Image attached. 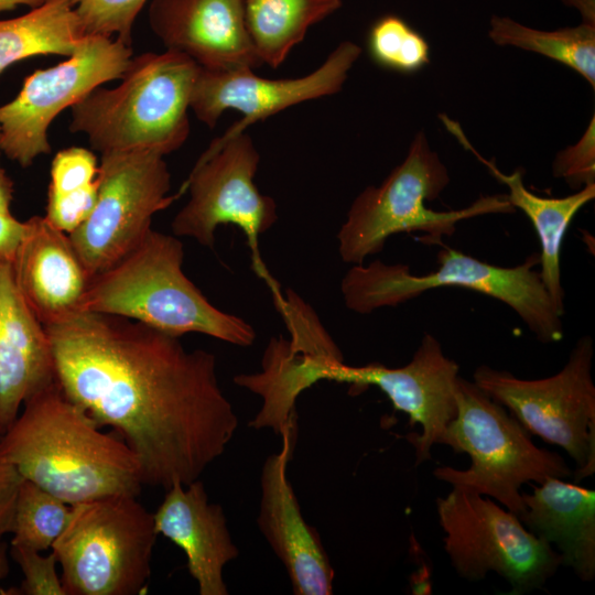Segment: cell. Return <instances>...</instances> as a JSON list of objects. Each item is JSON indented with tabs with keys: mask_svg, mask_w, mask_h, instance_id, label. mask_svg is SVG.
<instances>
[{
	"mask_svg": "<svg viewBox=\"0 0 595 595\" xmlns=\"http://www.w3.org/2000/svg\"><path fill=\"white\" fill-rule=\"evenodd\" d=\"M55 380L45 327L20 292L12 261L0 259V434L31 396Z\"/></svg>",
	"mask_w": 595,
	"mask_h": 595,
	"instance_id": "obj_18",
	"label": "cell"
},
{
	"mask_svg": "<svg viewBox=\"0 0 595 595\" xmlns=\"http://www.w3.org/2000/svg\"><path fill=\"white\" fill-rule=\"evenodd\" d=\"M450 175L423 132L413 139L405 159L379 186L366 187L351 203L337 232L340 259L363 264L379 253L388 238L400 232H422L426 245H444L456 224L486 214H510L507 195L483 196L462 209L437 212L425 205L439 198Z\"/></svg>",
	"mask_w": 595,
	"mask_h": 595,
	"instance_id": "obj_6",
	"label": "cell"
},
{
	"mask_svg": "<svg viewBox=\"0 0 595 595\" xmlns=\"http://www.w3.org/2000/svg\"><path fill=\"white\" fill-rule=\"evenodd\" d=\"M522 493L519 517L536 537L555 544L562 565L584 582L595 577V491L562 478H549Z\"/></svg>",
	"mask_w": 595,
	"mask_h": 595,
	"instance_id": "obj_21",
	"label": "cell"
},
{
	"mask_svg": "<svg viewBox=\"0 0 595 595\" xmlns=\"http://www.w3.org/2000/svg\"><path fill=\"white\" fill-rule=\"evenodd\" d=\"M183 244L151 229L121 260L91 277L79 311L122 316L181 337L198 333L250 346L253 327L213 305L183 271Z\"/></svg>",
	"mask_w": 595,
	"mask_h": 595,
	"instance_id": "obj_3",
	"label": "cell"
},
{
	"mask_svg": "<svg viewBox=\"0 0 595 595\" xmlns=\"http://www.w3.org/2000/svg\"><path fill=\"white\" fill-rule=\"evenodd\" d=\"M437 263V269L424 274L412 273L405 264H388L379 259L367 266L354 264L340 283L345 305L355 313L369 314L402 304L429 290L456 286L505 303L543 344L563 338L562 316L536 270L539 253H531L521 264L500 267L443 246Z\"/></svg>",
	"mask_w": 595,
	"mask_h": 595,
	"instance_id": "obj_5",
	"label": "cell"
},
{
	"mask_svg": "<svg viewBox=\"0 0 595 595\" xmlns=\"http://www.w3.org/2000/svg\"><path fill=\"white\" fill-rule=\"evenodd\" d=\"M342 4V0H245L247 30L263 65L279 67L307 30Z\"/></svg>",
	"mask_w": 595,
	"mask_h": 595,
	"instance_id": "obj_24",
	"label": "cell"
},
{
	"mask_svg": "<svg viewBox=\"0 0 595 595\" xmlns=\"http://www.w3.org/2000/svg\"><path fill=\"white\" fill-rule=\"evenodd\" d=\"M552 172L555 177L563 178L574 191L595 183L594 116L581 139L555 155Z\"/></svg>",
	"mask_w": 595,
	"mask_h": 595,
	"instance_id": "obj_30",
	"label": "cell"
},
{
	"mask_svg": "<svg viewBox=\"0 0 595 595\" xmlns=\"http://www.w3.org/2000/svg\"><path fill=\"white\" fill-rule=\"evenodd\" d=\"M44 327L63 393L119 433L143 485H187L225 452L238 418L212 353L104 313L76 311Z\"/></svg>",
	"mask_w": 595,
	"mask_h": 595,
	"instance_id": "obj_1",
	"label": "cell"
},
{
	"mask_svg": "<svg viewBox=\"0 0 595 595\" xmlns=\"http://www.w3.org/2000/svg\"><path fill=\"white\" fill-rule=\"evenodd\" d=\"M0 436H1V434H0Z\"/></svg>",
	"mask_w": 595,
	"mask_h": 595,
	"instance_id": "obj_39",
	"label": "cell"
},
{
	"mask_svg": "<svg viewBox=\"0 0 595 595\" xmlns=\"http://www.w3.org/2000/svg\"><path fill=\"white\" fill-rule=\"evenodd\" d=\"M10 554L19 565L23 580L18 588H11L8 594L66 595L57 574V560L52 550L50 554L42 555L39 550L10 544Z\"/></svg>",
	"mask_w": 595,
	"mask_h": 595,
	"instance_id": "obj_29",
	"label": "cell"
},
{
	"mask_svg": "<svg viewBox=\"0 0 595 595\" xmlns=\"http://www.w3.org/2000/svg\"><path fill=\"white\" fill-rule=\"evenodd\" d=\"M360 53V46L344 41L318 68L296 78H263L250 68L208 71L199 67L190 109L210 129L225 110L239 111L241 120L219 137L223 140L234 138L250 125L289 107L340 91Z\"/></svg>",
	"mask_w": 595,
	"mask_h": 595,
	"instance_id": "obj_15",
	"label": "cell"
},
{
	"mask_svg": "<svg viewBox=\"0 0 595 595\" xmlns=\"http://www.w3.org/2000/svg\"><path fill=\"white\" fill-rule=\"evenodd\" d=\"M446 129L469 150L495 176L508 188L507 198L511 206L522 210L531 221L540 241L539 253L540 277L558 311L563 316L564 289L561 282V248L575 215L595 197V183L587 184L573 194L551 198L530 192L523 183V172L516 170L510 174L502 173L494 161L484 159L470 144L461 126L446 117L440 116Z\"/></svg>",
	"mask_w": 595,
	"mask_h": 595,
	"instance_id": "obj_22",
	"label": "cell"
},
{
	"mask_svg": "<svg viewBox=\"0 0 595 595\" xmlns=\"http://www.w3.org/2000/svg\"><path fill=\"white\" fill-rule=\"evenodd\" d=\"M566 6L575 7L582 18L583 22L595 24V4L594 0H562Z\"/></svg>",
	"mask_w": 595,
	"mask_h": 595,
	"instance_id": "obj_36",
	"label": "cell"
},
{
	"mask_svg": "<svg viewBox=\"0 0 595 595\" xmlns=\"http://www.w3.org/2000/svg\"><path fill=\"white\" fill-rule=\"evenodd\" d=\"M25 224L12 268L25 302L45 326L79 311L91 275L68 234L45 216H33Z\"/></svg>",
	"mask_w": 595,
	"mask_h": 595,
	"instance_id": "obj_19",
	"label": "cell"
},
{
	"mask_svg": "<svg viewBox=\"0 0 595 595\" xmlns=\"http://www.w3.org/2000/svg\"><path fill=\"white\" fill-rule=\"evenodd\" d=\"M199 66L165 51L132 57L115 88L97 87L71 107L69 130L100 153L151 150L166 155L190 134L188 109Z\"/></svg>",
	"mask_w": 595,
	"mask_h": 595,
	"instance_id": "obj_4",
	"label": "cell"
},
{
	"mask_svg": "<svg viewBox=\"0 0 595 595\" xmlns=\"http://www.w3.org/2000/svg\"><path fill=\"white\" fill-rule=\"evenodd\" d=\"M25 221L11 212H0V259L13 260L25 232Z\"/></svg>",
	"mask_w": 595,
	"mask_h": 595,
	"instance_id": "obj_34",
	"label": "cell"
},
{
	"mask_svg": "<svg viewBox=\"0 0 595 595\" xmlns=\"http://www.w3.org/2000/svg\"><path fill=\"white\" fill-rule=\"evenodd\" d=\"M13 199V182L0 165V212H10Z\"/></svg>",
	"mask_w": 595,
	"mask_h": 595,
	"instance_id": "obj_35",
	"label": "cell"
},
{
	"mask_svg": "<svg viewBox=\"0 0 595 595\" xmlns=\"http://www.w3.org/2000/svg\"><path fill=\"white\" fill-rule=\"evenodd\" d=\"M131 45L88 35L66 61L30 74L17 97L0 106V151L21 166L51 152L47 130L55 117L101 84L120 79Z\"/></svg>",
	"mask_w": 595,
	"mask_h": 595,
	"instance_id": "obj_13",
	"label": "cell"
},
{
	"mask_svg": "<svg viewBox=\"0 0 595 595\" xmlns=\"http://www.w3.org/2000/svg\"><path fill=\"white\" fill-rule=\"evenodd\" d=\"M22 482L17 468L0 458V539L11 532L17 495Z\"/></svg>",
	"mask_w": 595,
	"mask_h": 595,
	"instance_id": "obj_33",
	"label": "cell"
},
{
	"mask_svg": "<svg viewBox=\"0 0 595 595\" xmlns=\"http://www.w3.org/2000/svg\"><path fill=\"white\" fill-rule=\"evenodd\" d=\"M45 0H0V12L14 10L19 6H29L35 8L42 4Z\"/></svg>",
	"mask_w": 595,
	"mask_h": 595,
	"instance_id": "obj_37",
	"label": "cell"
},
{
	"mask_svg": "<svg viewBox=\"0 0 595 595\" xmlns=\"http://www.w3.org/2000/svg\"><path fill=\"white\" fill-rule=\"evenodd\" d=\"M281 451L263 463L258 526L270 548L282 562L296 595L333 594L334 570L315 528L301 512L288 478L296 423L280 434Z\"/></svg>",
	"mask_w": 595,
	"mask_h": 595,
	"instance_id": "obj_16",
	"label": "cell"
},
{
	"mask_svg": "<svg viewBox=\"0 0 595 595\" xmlns=\"http://www.w3.org/2000/svg\"><path fill=\"white\" fill-rule=\"evenodd\" d=\"M455 400L456 414L439 444L466 453L472 463L465 470L435 468L439 480L491 497L519 518L526 510L522 485L572 475L559 453L534 445L526 428L474 381L458 376Z\"/></svg>",
	"mask_w": 595,
	"mask_h": 595,
	"instance_id": "obj_7",
	"label": "cell"
},
{
	"mask_svg": "<svg viewBox=\"0 0 595 595\" xmlns=\"http://www.w3.org/2000/svg\"><path fill=\"white\" fill-rule=\"evenodd\" d=\"M149 22L167 51L208 71L263 65L245 20V0H151Z\"/></svg>",
	"mask_w": 595,
	"mask_h": 595,
	"instance_id": "obj_17",
	"label": "cell"
},
{
	"mask_svg": "<svg viewBox=\"0 0 595 595\" xmlns=\"http://www.w3.org/2000/svg\"><path fill=\"white\" fill-rule=\"evenodd\" d=\"M98 194L97 180L88 186L66 193H47L45 218L57 229L71 234L90 215Z\"/></svg>",
	"mask_w": 595,
	"mask_h": 595,
	"instance_id": "obj_32",
	"label": "cell"
},
{
	"mask_svg": "<svg viewBox=\"0 0 595 595\" xmlns=\"http://www.w3.org/2000/svg\"><path fill=\"white\" fill-rule=\"evenodd\" d=\"M593 356V339L585 335L577 339L566 364L553 376L527 380L487 365L473 374V381L531 435L562 447L574 459L575 484L595 472Z\"/></svg>",
	"mask_w": 595,
	"mask_h": 595,
	"instance_id": "obj_10",
	"label": "cell"
},
{
	"mask_svg": "<svg viewBox=\"0 0 595 595\" xmlns=\"http://www.w3.org/2000/svg\"><path fill=\"white\" fill-rule=\"evenodd\" d=\"M96 155L88 149L71 147L56 153L51 164L48 192L66 193L90 185L97 180Z\"/></svg>",
	"mask_w": 595,
	"mask_h": 595,
	"instance_id": "obj_31",
	"label": "cell"
},
{
	"mask_svg": "<svg viewBox=\"0 0 595 595\" xmlns=\"http://www.w3.org/2000/svg\"><path fill=\"white\" fill-rule=\"evenodd\" d=\"M458 364L446 357L441 343L424 334L411 360L390 368L379 363L348 366L344 359L321 356L311 365L313 385L321 380L345 382L353 388L375 386L391 401L394 410L409 415L410 425H421V433L405 437L414 447L415 466L432 458L431 448L456 414L455 389Z\"/></svg>",
	"mask_w": 595,
	"mask_h": 595,
	"instance_id": "obj_14",
	"label": "cell"
},
{
	"mask_svg": "<svg viewBox=\"0 0 595 595\" xmlns=\"http://www.w3.org/2000/svg\"><path fill=\"white\" fill-rule=\"evenodd\" d=\"M488 35L498 45H511L554 60L595 87V24L582 22L573 28L543 31L493 15Z\"/></svg>",
	"mask_w": 595,
	"mask_h": 595,
	"instance_id": "obj_25",
	"label": "cell"
},
{
	"mask_svg": "<svg viewBox=\"0 0 595 595\" xmlns=\"http://www.w3.org/2000/svg\"><path fill=\"white\" fill-rule=\"evenodd\" d=\"M69 400L56 380L31 396L0 436V458L68 505L109 496H138L136 455Z\"/></svg>",
	"mask_w": 595,
	"mask_h": 595,
	"instance_id": "obj_2",
	"label": "cell"
},
{
	"mask_svg": "<svg viewBox=\"0 0 595 595\" xmlns=\"http://www.w3.org/2000/svg\"><path fill=\"white\" fill-rule=\"evenodd\" d=\"M370 58L378 66L413 74L430 62V45L407 21L394 14L379 18L367 35Z\"/></svg>",
	"mask_w": 595,
	"mask_h": 595,
	"instance_id": "obj_27",
	"label": "cell"
},
{
	"mask_svg": "<svg viewBox=\"0 0 595 595\" xmlns=\"http://www.w3.org/2000/svg\"><path fill=\"white\" fill-rule=\"evenodd\" d=\"M74 0H45L21 17L0 20V75L36 55L72 56L86 41Z\"/></svg>",
	"mask_w": 595,
	"mask_h": 595,
	"instance_id": "obj_23",
	"label": "cell"
},
{
	"mask_svg": "<svg viewBox=\"0 0 595 595\" xmlns=\"http://www.w3.org/2000/svg\"><path fill=\"white\" fill-rule=\"evenodd\" d=\"M155 531L185 554L187 569L201 595H227L224 566L235 560L238 548L231 540L223 508L210 504L198 479L175 483L153 512Z\"/></svg>",
	"mask_w": 595,
	"mask_h": 595,
	"instance_id": "obj_20",
	"label": "cell"
},
{
	"mask_svg": "<svg viewBox=\"0 0 595 595\" xmlns=\"http://www.w3.org/2000/svg\"><path fill=\"white\" fill-rule=\"evenodd\" d=\"M72 506L32 482L20 485L12 520L10 544L46 551L64 531Z\"/></svg>",
	"mask_w": 595,
	"mask_h": 595,
	"instance_id": "obj_26",
	"label": "cell"
},
{
	"mask_svg": "<svg viewBox=\"0 0 595 595\" xmlns=\"http://www.w3.org/2000/svg\"><path fill=\"white\" fill-rule=\"evenodd\" d=\"M259 162L260 154L248 133L214 139L177 194L187 190L190 199L173 218L172 231L213 248L217 227L236 225L247 237L256 271L266 277L258 237L273 226L278 215L273 198L261 194L255 183Z\"/></svg>",
	"mask_w": 595,
	"mask_h": 595,
	"instance_id": "obj_12",
	"label": "cell"
},
{
	"mask_svg": "<svg viewBox=\"0 0 595 595\" xmlns=\"http://www.w3.org/2000/svg\"><path fill=\"white\" fill-rule=\"evenodd\" d=\"M148 0H74L85 35L116 39L131 45L134 20Z\"/></svg>",
	"mask_w": 595,
	"mask_h": 595,
	"instance_id": "obj_28",
	"label": "cell"
},
{
	"mask_svg": "<svg viewBox=\"0 0 595 595\" xmlns=\"http://www.w3.org/2000/svg\"><path fill=\"white\" fill-rule=\"evenodd\" d=\"M10 547L7 542L0 541V581L3 580L10 570L9 566Z\"/></svg>",
	"mask_w": 595,
	"mask_h": 595,
	"instance_id": "obj_38",
	"label": "cell"
},
{
	"mask_svg": "<svg viewBox=\"0 0 595 595\" xmlns=\"http://www.w3.org/2000/svg\"><path fill=\"white\" fill-rule=\"evenodd\" d=\"M163 158L151 150L101 153L95 206L68 235L91 277L132 251L152 229L153 216L178 197L169 195L171 174Z\"/></svg>",
	"mask_w": 595,
	"mask_h": 595,
	"instance_id": "obj_11",
	"label": "cell"
},
{
	"mask_svg": "<svg viewBox=\"0 0 595 595\" xmlns=\"http://www.w3.org/2000/svg\"><path fill=\"white\" fill-rule=\"evenodd\" d=\"M159 534L137 496H109L72 506L53 543L66 595H137L147 588Z\"/></svg>",
	"mask_w": 595,
	"mask_h": 595,
	"instance_id": "obj_8",
	"label": "cell"
},
{
	"mask_svg": "<svg viewBox=\"0 0 595 595\" xmlns=\"http://www.w3.org/2000/svg\"><path fill=\"white\" fill-rule=\"evenodd\" d=\"M444 550L457 575L478 582L495 572L522 595L542 588L562 565L553 547L496 501L453 487L436 499Z\"/></svg>",
	"mask_w": 595,
	"mask_h": 595,
	"instance_id": "obj_9",
	"label": "cell"
}]
</instances>
